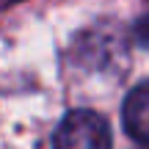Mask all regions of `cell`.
<instances>
[{"mask_svg": "<svg viewBox=\"0 0 149 149\" xmlns=\"http://www.w3.org/2000/svg\"><path fill=\"white\" fill-rule=\"evenodd\" d=\"M55 149H111L108 122L94 111H72L55 130Z\"/></svg>", "mask_w": 149, "mask_h": 149, "instance_id": "obj_1", "label": "cell"}, {"mask_svg": "<svg viewBox=\"0 0 149 149\" xmlns=\"http://www.w3.org/2000/svg\"><path fill=\"white\" fill-rule=\"evenodd\" d=\"M133 36L138 39V44H146V47H149V14L141 17V19L133 25Z\"/></svg>", "mask_w": 149, "mask_h": 149, "instance_id": "obj_3", "label": "cell"}, {"mask_svg": "<svg viewBox=\"0 0 149 149\" xmlns=\"http://www.w3.org/2000/svg\"><path fill=\"white\" fill-rule=\"evenodd\" d=\"M122 122L133 141L149 146V80L138 83L122 105Z\"/></svg>", "mask_w": 149, "mask_h": 149, "instance_id": "obj_2", "label": "cell"}]
</instances>
